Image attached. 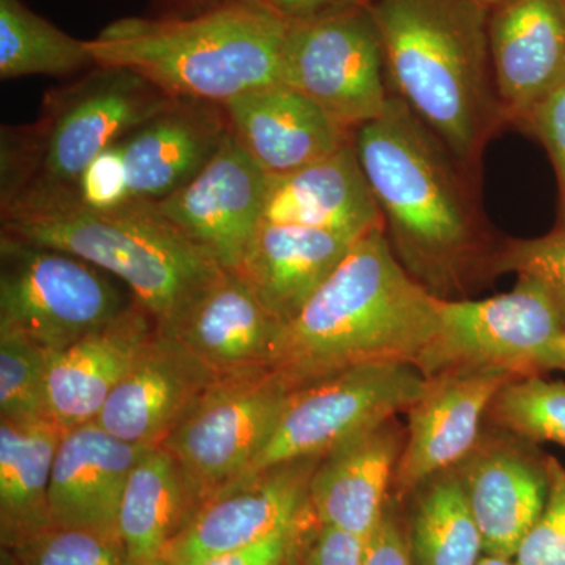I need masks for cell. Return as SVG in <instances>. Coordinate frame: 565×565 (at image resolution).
I'll return each instance as SVG.
<instances>
[{"instance_id":"31","label":"cell","mask_w":565,"mask_h":565,"mask_svg":"<svg viewBox=\"0 0 565 565\" xmlns=\"http://www.w3.org/2000/svg\"><path fill=\"white\" fill-rule=\"evenodd\" d=\"M47 359L50 353L28 338L0 329V418L17 423L51 419Z\"/></svg>"},{"instance_id":"8","label":"cell","mask_w":565,"mask_h":565,"mask_svg":"<svg viewBox=\"0 0 565 565\" xmlns=\"http://www.w3.org/2000/svg\"><path fill=\"white\" fill-rule=\"evenodd\" d=\"M426 384L427 379L415 364L377 363L292 390L262 451L225 489L252 481L280 465L322 459L356 435L407 412Z\"/></svg>"},{"instance_id":"45","label":"cell","mask_w":565,"mask_h":565,"mask_svg":"<svg viewBox=\"0 0 565 565\" xmlns=\"http://www.w3.org/2000/svg\"><path fill=\"white\" fill-rule=\"evenodd\" d=\"M9 565H13V564H11L10 561H9Z\"/></svg>"},{"instance_id":"30","label":"cell","mask_w":565,"mask_h":565,"mask_svg":"<svg viewBox=\"0 0 565 565\" xmlns=\"http://www.w3.org/2000/svg\"><path fill=\"white\" fill-rule=\"evenodd\" d=\"M489 414L494 423L530 444L565 448V382L544 375L514 379L494 396Z\"/></svg>"},{"instance_id":"13","label":"cell","mask_w":565,"mask_h":565,"mask_svg":"<svg viewBox=\"0 0 565 565\" xmlns=\"http://www.w3.org/2000/svg\"><path fill=\"white\" fill-rule=\"evenodd\" d=\"M319 460L280 465L204 501L173 539L166 565H200L299 522L310 511Z\"/></svg>"},{"instance_id":"21","label":"cell","mask_w":565,"mask_h":565,"mask_svg":"<svg viewBox=\"0 0 565 565\" xmlns=\"http://www.w3.org/2000/svg\"><path fill=\"white\" fill-rule=\"evenodd\" d=\"M158 332V323L134 300L114 321L50 353L47 407L62 429L96 422L115 386Z\"/></svg>"},{"instance_id":"26","label":"cell","mask_w":565,"mask_h":565,"mask_svg":"<svg viewBox=\"0 0 565 565\" xmlns=\"http://www.w3.org/2000/svg\"><path fill=\"white\" fill-rule=\"evenodd\" d=\"M191 492L166 449L150 448L132 468L118 512V533L131 565H166L167 550L195 514Z\"/></svg>"},{"instance_id":"14","label":"cell","mask_w":565,"mask_h":565,"mask_svg":"<svg viewBox=\"0 0 565 565\" xmlns=\"http://www.w3.org/2000/svg\"><path fill=\"white\" fill-rule=\"evenodd\" d=\"M515 377L504 373H448L427 379L405 414L407 437L393 478V498L411 497L434 476L459 467L481 440L494 396Z\"/></svg>"},{"instance_id":"35","label":"cell","mask_w":565,"mask_h":565,"mask_svg":"<svg viewBox=\"0 0 565 565\" xmlns=\"http://www.w3.org/2000/svg\"><path fill=\"white\" fill-rule=\"evenodd\" d=\"M82 203L95 210H114L131 202L128 170L121 145H111L82 172L76 185Z\"/></svg>"},{"instance_id":"43","label":"cell","mask_w":565,"mask_h":565,"mask_svg":"<svg viewBox=\"0 0 565 565\" xmlns=\"http://www.w3.org/2000/svg\"><path fill=\"white\" fill-rule=\"evenodd\" d=\"M476 3H481V6L487 7V9L493 10L497 7L503 6L508 0H473Z\"/></svg>"},{"instance_id":"37","label":"cell","mask_w":565,"mask_h":565,"mask_svg":"<svg viewBox=\"0 0 565 565\" xmlns=\"http://www.w3.org/2000/svg\"><path fill=\"white\" fill-rule=\"evenodd\" d=\"M300 565H364V541L316 522L305 535Z\"/></svg>"},{"instance_id":"6","label":"cell","mask_w":565,"mask_h":565,"mask_svg":"<svg viewBox=\"0 0 565 565\" xmlns=\"http://www.w3.org/2000/svg\"><path fill=\"white\" fill-rule=\"evenodd\" d=\"M150 81L120 66H93L47 93L39 121L2 128L0 203L18 193L76 191L88 163L174 102Z\"/></svg>"},{"instance_id":"9","label":"cell","mask_w":565,"mask_h":565,"mask_svg":"<svg viewBox=\"0 0 565 565\" xmlns=\"http://www.w3.org/2000/svg\"><path fill=\"white\" fill-rule=\"evenodd\" d=\"M0 329L47 353L114 321L132 302L104 270L52 248L0 239Z\"/></svg>"},{"instance_id":"19","label":"cell","mask_w":565,"mask_h":565,"mask_svg":"<svg viewBox=\"0 0 565 565\" xmlns=\"http://www.w3.org/2000/svg\"><path fill=\"white\" fill-rule=\"evenodd\" d=\"M223 109L230 131L269 177L321 161L353 136L318 104L285 84L243 93L223 104Z\"/></svg>"},{"instance_id":"32","label":"cell","mask_w":565,"mask_h":565,"mask_svg":"<svg viewBox=\"0 0 565 565\" xmlns=\"http://www.w3.org/2000/svg\"><path fill=\"white\" fill-rule=\"evenodd\" d=\"M7 552L13 565H131L118 542L58 525L21 539Z\"/></svg>"},{"instance_id":"29","label":"cell","mask_w":565,"mask_h":565,"mask_svg":"<svg viewBox=\"0 0 565 565\" xmlns=\"http://www.w3.org/2000/svg\"><path fill=\"white\" fill-rule=\"evenodd\" d=\"M96 66L88 40H77L29 9L0 0V77L65 76Z\"/></svg>"},{"instance_id":"36","label":"cell","mask_w":565,"mask_h":565,"mask_svg":"<svg viewBox=\"0 0 565 565\" xmlns=\"http://www.w3.org/2000/svg\"><path fill=\"white\" fill-rule=\"evenodd\" d=\"M544 143L559 182L561 222L565 228V84L539 104L525 121Z\"/></svg>"},{"instance_id":"1","label":"cell","mask_w":565,"mask_h":565,"mask_svg":"<svg viewBox=\"0 0 565 565\" xmlns=\"http://www.w3.org/2000/svg\"><path fill=\"white\" fill-rule=\"evenodd\" d=\"M438 300L405 269L379 226L280 326L267 367L292 392L364 364L416 366L437 333Z\"/></svg>"},{"instance_id":"41","label":"cell","mask_w":565,"mask_h":565,"mask_svg":"<svg viewBox=\"0 0 565 565\" xmlns=\"http://www.w3.org/2000/svg\"><path fill=\"white\" fill-rule=\"evenodd\" d=\"M315 523H313V525H315ZM313 525H311V526H313ZM310 527H308V530L305 531L302 537L299 539V542H297V544L294 545L292 552L289 553L288 559H286L285 565H300V550H302L305 535H307L308 531H310Z\"/></svg>"},{"instance_id":"7","label":"cell","mask_w":565,"mask_h":565,"mask_svg":"<svg viewBox=\"0 0 565 565\" xmlns=\"http://www.w3.org/2000/svg\"><path fill=\"white\" fill-rule=\"evenodd\" d=\"M565 319L539 282L519 278L511 292L482 300H438V327L416 367L448 373H504L515 379L561 371Z\"/></svg>"},{"instance_id":"40","label":"cell","mask_w":565,"mask_h":565,"mask_svg":"<svg viewBox=\"0 0 565 565\" xmlns=\"http://www.w3.org/2000/svg\"><path fill=\"white\" fill-rule=\"evenodd\" d=\"M289 22H307L343 11L364 9L374 0H263Z\"/></svg>"},{"instance_id":"38","label":"cell","mask_w":565,"mask_h":565,"mask_svg":"<svg viewBox=\"0 0 565 565\" xmlns=\"http://www.w3.org/2000/svg\"><path fill=\"white\" fill-rule=\"evenodd\" d=\"M315 522L316 519L310 508V511L292 526L270 534L269 537H264L255 544L212 557L200 565H285L294 545Z\"/></svg>"},{"instance_id":"18","label":"cell","mask_w":565,"mask_h":565,"mask_svg":"<svg viewBox=\"0 0 565 565\" xmlns=\"http://www.w3.org/2000/svg\"><path fill=\"white\" fill-rule=\"evenodd\" d=\"M150 448L126 444L98 423L62 435L50 484L52 523L120 541L118 512L132 468Z\"/></svg>"},{"instance_id":"3","label":"cell","mask_w":565,"mask_h":565,"mask_svg":"<svg viewBox=\"0 0 565 565\" xmlns=\"http://www.w3.org/2000/svg\"><path fill=\"white\" fill-rule=\"evenodd\" d=\"M394 95L463 169L505 120L490 61V9L473 0H374Z\"/></svg>"},{"instance_id":"23","label":"cell","mask_w":565,"mask_h":565,"mask_svg":"<svg viewBox=\"0 0 565 565\" xmlns=\"http://www.w3.org/2000/svg\"><path fill=\"white\" fill-rule=\"evenodd\" d=\"M263 222L359 237L384 226L351 141L296 172L269 177Z\"/></svg>"},{"instance_id":"25","label":"cell","mask_w":565,"mask_h":565,"mask_svg":"<svg viewBox=\"0 0 565 565\" xmlns=\"http://www.w3.org/2000/svg\"><path fill=\"white\" fill-rule=\"evenodd\" d=\"M359 239L308 226L263 222L236 273L282 326L299 313Z\"/></svg>"},{"instance_id":"11","label":"cell","mask_w":565,"mask_h":565,"mask_svg":"<svg viewBox=\"0 0 565 565\" xmlns=\"http://www.w3.org/2000/svg\"><path fill=\"white\" fill-rule=\"evenodd\" d=\"M281 84L318 104L348 131L381 118L393 90L370 7L291 22Z\"/></svg>"},{"instance_id":"33","label":"cell","mask_w":565,"mask_h":565,"mask_svg":"<svg viewBox=\"0 0 565 565\" xmlns=\"http://www.w3.org/2000/svg\"><path fill=\"white\" fill-rule=\"evenodd\" d=\"M489 263L493 274L514 273L539 282L565 319V228L535 239L512 241Z\"/></svg>"},{"instance_id":"27","label":"cell","mask_w":565,"mask_h":565,"mask_svg":"<svg viewBox=\"0 0 565 565\" xmlns=\"http://www.w3.org/2000/svg\"><path fill=\"white\" fill-rule=\"evenodd\" d=\"M62 429L52 419L0 418V539L11 548L52 523L50 484Z\"/></svg>"},{"instance_id":"42","label":"cell","mask_w":565,"mask_h":565,"mask_svg":"<svg viewBox=\"0 0 565 565\" xmlns=\"http://www.w3.org/2000/svg\"><path fill=\"white\" fill-rule=\"evenodd\" d=\"M476 565H516L514 559L508 557L482 555Z\"/></svg>"},{"instance_id":"39","label":"cell","mask_w":565,"mask_h":565,"mask_svg":"<svg viewBox=\"0 0 565 565\" xmlns=\"http://www.w3.org/2000/svg\"><path fill=\"white\" fill-rule=\"evenodd\" d=\"M396 504V498H388L381 522L364 541V565H414Z\"/></svg>"},{"instance_id":"16","label":"cell","mask_w":565,"mask_h":565,"mask_svg":"<svg viewBox=\"0 0 565 565\" xmlns=\"http://www.w3.org/2000/svg\"><path fill=\"white\" fill-rule=\"evenodd\" d=\"M218 375L173 334L158 332L115 386L96 423L126 444L158 448Z\"/></svg>"},{"instance_id":"12","label":"cell","mask_w":565,"mask_h":565,"mask_svg":"<svg viewBox=\"0 0 565 565\" xmlns=\"http://www.w3.org/2000/svg\"><path fill=\"white\" fill-rule=\"evenodd\" d=\"M267 189L269 174L230 131L188 184L152 203L189 243L236 273L263 223Z\"/></svg>"},{"instance_id":"24","label":"cell","mask_w":565,"mask_h":565,"mask_svg":"<svg viewBox=\"0 0 565 565\" xmlns=\"http://www.w3.org/2000/svg\"><path fill=\"white\" fill-rule=\"evenodd\" d=\"M278 329L244 278L223 270L170 334L214 373L230 375L267 367Z\"/></svg>"},{"instance_id":"2","label":"cell","mask_w":565,"mask_h":565,"mask_svg":"<svg viewBox=\"0 0 565 565\" xmlns=\"http://www.w3.org/2000/svg\"><path fill=\"white\" fill-rule=\"evenodd\" d=\"M353 147L394 253L440 299L481 258V225L456 159L397 95L353 131Z\"/></svg>"},{"instance_id":"10","label":"cell","mask_w":565,"mask_h":565,"mask_svg":"<svg viewBox=\"0 0 565 565\" xmlns=\"http://www.w3.org/2000/svg\"><path fill=\"white\" fill-rule=\"evenodd\" d=\"M289 392L269 367L222 375L182 416L161 448L180 467L196 509L262 451Z\"/></svg>"},{"instance_id":"44","label":"cell","mask_w":565,"mask_h":565,"mask_svg":"<svg viewBox=\"0 0 565 565\" xmlns=\"http://www.w3.org/2000/svg\"><path fill=\"white\" fill-rule=\"evenodd\" d=\"M561 371H564V373H565V359H564V362H563V366H561Z\"/></svg>"},{"instance_id":"20","label":"cell","mask_w":565,"mask_h":565,"mask_svg":"<svg viewBox=\"0 0 565 565\" xmlns=\"http://www.w3.org/2000/svg\"><path fill=\"white\" fill-rule=\"evenodd\" d=\"M405 437L394 416L323 456L308 493L316 522L366 541L384 515Z\"/></svg>"},{"instance_id":"5","label":"cell","mask_w":565,"mask_h":565,"mask_svg":"<svg viewBox=\"0 0 565 565\" xmlns=\"http://www.w3.org/2000/svg\"><path fill=\"white\" fill-rule=\"evenodd\" d=\"M291 22L263 0H223L191 18H125L88 40L96 65L140 74L178 99L225 104L281 84Z\"/></svg>"},{"instance_id":"34","label":"cell","mask_w":565,"mask_h":565,"mask_svg":"<svg viewBox=\"0 0 565 565\" xmlns=\"http://www.w3.org/2000/svg\"><path fill=\"white\" fill-rule=\"evenodd\" d=\"M548 494L544 512L520 545L516 565H565V467L546 456Z\"/></svg>"},{"instance_id":"4","label":"cell","mask_w":565,"mask_h":565,"mask_svg":"<svg viewBox=\"0 0 565 565\" xmlns=\"http://www.w3.org/2000/svg\"><path fill=\"white\" fill-rule=\"evenodd\" d=\"M0 204L3 236L70 253L120 278L162 332L172 333L225 270L152 202L131 200L114 210H95L76 191L35 189Z\"/></svg>"},{"instance_id":"15","label":"cell","mask_w":565,"mask_h":565,"mask_svg":"<svg viewBox=\"0 0 565 565\" xmlns=\"http://www.w3.org/2000/svg\"><path fill=\"white\" fill-rule=\"evenodd\" d=\"M456 470L481 531L484 555L514 559L544 512L546 456L504 430L500 437H481Z\"/></svg>"},{"instance_id":"22","label":"cell","mask_w":565,"mask_h":565,"mask_svg":"<svg viewBox=\"0 0 565 565\" xmlns=\"http://www.w3.org/2000/svg\"><path fill=\"white\" fill-rule=\"evenodd\" d=\"M228 134L222 104L174 99L120 141L131 200L172 195L211 161Z\"/></svg>"},{"instance_id":"28","label":"cell","mask_w":565,"mask_h":565,"mask_svg":"<svg viewBox=\"0 0 565 565\" xmlns=\"http://www.w3.org/2000/svg\"><path fill=\"white\" fill-rule=\"evenodd\" d=\"M414 497L407 533L414 565H476L484 555L481 531L456 468L434 476Z\"/></svg>"},{"instance_id":"17","label":"cell","mask_w":565,"mask_h":565,"mask_svg":"<svg viewBox=\"0 0 565 565\" xmlns=\"http://www.w3.org/2000/svg\"><path fill=\"white\" fill-rule=\"evenodd\" d=\"M489 41L505 120L526 121L565 84V0H508L490 11Z\"/></svg>"}]
</instances>
